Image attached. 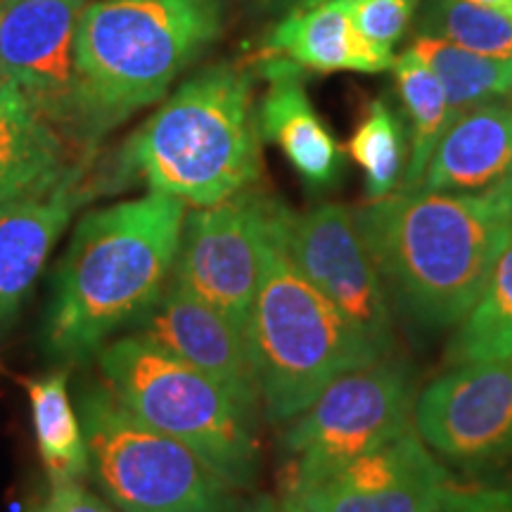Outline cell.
I'll return each mask as SVG.
<instances>
[{"mask_svg":"<svg viewBox=\"0 0 512 512\" xmlns=\"http://www.w3.org/2000/svg\"><path fill=\"white\" fill-rule=\"evenodd\" d=\"M389 306L408 328H458L512 233V200L399 190L356 209Z\"/></svg>","mask_w":512,"mask_h":512,"instance_id":"cell-1","label":"cell"},{"mask_svg":"<svg viewBox=\"0 0 512 512\" xmlns=\"http://www.w3.org/2000/svg\"><path fill=\"white\" fill-rule=\"evenodd\" d=\"M188 204L150 192L91 211L57 266L46 347L64 361L100 354L171 283Z\"/></svg>","mask_w":512,"mask_h":512,"instance_id":"cell-2","label":"cell"},{"mask_svg":"<svg viewBox=\"0 0 512 512\" xmlns=\"http://www.w3.org/2000/svg\"><path fill=\"white\" fill-rule=\"evenodd\" d=\"M121 171L188 207H211L259 183L264 162L254 76L233 62L190 76L128 138Z\"/></svg>","mask_w":512,"mask_h":512,"instance_id":"cell-3","label":"cell"},{"mask_svg":"<svg viewBox=\"0 0 512 512\" xmlns=\"http://www.w3.org/2000/svg\"><path fill=\"white\" fill-rule=\"evenodd\" d=\"M226 27V0H98L86 3L76 72L91 150L152 102Z\"/></svg>","mask_w":512,"mask_h":512,"instance_id":"cell-4","label":"cell"},{"mask_svg":"<svg viewBox=\"0 0 512 512\" xmlns=\"http://www.w3.org/2000/svg\"><path fill=\"white\" fill-rule=\"evenodd\" d=\"M292 211L278 209L268 228L247 347L266 418L285 425L311 406L332 380L380 361L370 339L320 294L287 249Z\"/></svg>","mask_w":512,"mask_h":512,"instance_id":"cell-5","label":"cell"},{"mask_svg":"<svg viewBox=\"0 0 512 512\" xmlns=\"http://www.w3.org/2000/svg\"><path fill=\"white\" fill-rule=\"evenodd\" d=\"M100 370L121 406L190 446L230 486L249 489L256 482V413L221 384L133 332L100 349Z\"/></svg>","mask_w":512,"mask_h":512,"instance_id":"cell-6","label":"cell"},{"mask_svg":"<svg viewBox=\"0 0 512 512\" xmlns=\"http://www.w3.org/2000/svg\"><path fill=\"white\" fill-rule=\"evenodd\" d=\"M88 475L119 512H238L235 486L190 446L155 430L107 387L81 396Z\"/></svg>","mask_w":512,"mask_h":512,"instance_id":"cell-7","label":"cell"},{"mask_svg":"<svg viewBox=\"0 0 512 512\" xmlns=\"http://www.w3.org/2000/svg\"><path fill=\"white\" fill-rule=\"evenodd\" d=\"M413 373L396 356L339 375L285 422V494L342 470L413 427Z\"/></svg>","mask_w":512,"mask_h":512,"instance_id":"cell-8","label":"cell"},{"mask_svg":"<svg viewBox=\"0 0 512 512\" xmlns=\"http://www.w3.org/2000/svg\"><path fill=\"white\" fill-rule=\"evenodd\" d=\"M283 200L259 183L211 207L185 214L171 280L219 309L247 335L264 245Z\"/></svg>","mask_w":512,"mask_h":512,"instance_id":"cell-9","label":"cell"},{"mask_svg":"<svg viewBox=\"0 0 512 512\" xmlns=\"http://www.w3.org/2000/svg\"><path fill=\"white\" fill-rule=\"evenodd\" d=\"M86 0H0V79L17 86L69 145L91 150L76 36Z\"/></svg>","mask_w":512,"mask_h":512,"instance_id":"cell-10","label":"cell"},{"mask_svg":"<svg viewBox=\"0 0 512 512\" xmlns=\"http://www.w3.org/2000/svg\"><path fill=\"white\" fill-rule=\"evenodd\" d=\"M287 249L304 278L370 339L382 358L396 356L394 313L356 221V209L325 202L294 214Z\"/></svg>","mask_w":512,"mask_h":512,"instance_id":"cell-11","label":"cell"},{"mask_svg":"<svg viewBox=\"0 0 512 512\" xmlns=\"http://www.w3.org/2000/svg\"><path fill=\"white\" fill-rule=\"evenodd\" d=\"M413 427L432 451L477 467L512 456V358L451 366L418 392Z\"/></svg>","mask_w":512,"mask_h":512,"instance_id":"cell-12","label":"cell"},{"mask_svg":"<svg viewBox=\"0 0 512 512\" xmlns=\"http://www.w3.org/2000/svg\"><path fill=\"white\" fill-rule=\"evenodd\" d=\"M456 494L415 427L342 470L285 494L306 512H444Z\"/></svg>","mask_w":512,"mask_h":512,"instance_id":"cell-13","label":"cell"},{"mask_svg":"<svg viewBox=\"0 0 512 512\" xmlns=\"http://www.w3.org/2000/svg\"><path fill=\"white\" fill-rule=\"evenodd\" d=\"M133 335L197 368L247 411L259 413L261 392L247 335L185 285L171 280L162 297L133 323Z\"/></svg>","mask_w":512,"mask_h":512,"instance_id":"cell-14","label":"cell"},{"mask_svg":"<svg viewBox=\"0 0 512 512\" xmlns=\"http://www.w3.org/2000/svg\"><path fill=\"white\" fill-rule=\"evenodd\" d=\"M415 188L512 200V107L491 100L458 114Z\"/></svg>","mask_w":512,"mask_h":512,"instance_id":"cell-15","label":"cell"},{"mask_svg":"<svg viewBox=\"0 0 512 512\" xmlns=\"http://www.w3.org/2000/svg\"><path fill=\"white\" fill-rule=\"evenodd\" d=\"M83 176V164H74L53 188L0 204V323L19 309L74 211L88 200Z\"/></svg>","mask_w":512,"mask_h":512,"instance_id":"cell-16","label":"cell"},{"mask_svg":"<svg viewBox=\"0 0 512 512\" xmlns=\"http://www.w3.org/2000/svg\"><path fill=\"white\" fill-rule=\"evenodd\" d=\"M261 76L268 88L256 105L261 140L280 147L287 162L313 190H328L344 174V150L313 110L304 69L280 55H266Z\"/></svg>","mask_w":512,"mask_h":512,"instance_id":"cell-17","label":"cell"},{"mask_svg":"<svg viewBox=\"0 0 512 512\" xmlns=\"http://www.w3.org/2000/svg\"><path fill=\"white\" fill-rule=\"evenodd\" d=\"M266 55H280L309 72L380 74L394 67L387 55L358 34L347 0H325L311 8L287 12L266 41Z\"/></svg>","mask_w":512,"mask_h":512,"instance_id":"cell-18","label":"cell"},{"mask_svg":"<svg viewBox=\"0 0 512 512\" xmlns=\"http://www.w3.org/2000/svg\"><path fill=\"white\" fill-rule=\"evenodd\" d=\"M74 164L62 133L0 79V204L53 188Z\"/></svg>","mask_w":512,"mask_h":512,"instance_id":"cell-19","label":"cell"},{"mask_svg":"<svg viewBox=\"0 0 512 512\" xmlns=\"http://www.w3.org/2000/svg\"><path fill=\"white\" fill-rule=\"evenodd\" d=\"M392 72L408 119V166L399 190H411L456 114L448 105L441 81L415 50L408 48L403 55H396Z\"/></svg>","mask_w":512,"mask_h":512,"instance_id":"cell-20","label":"cell"},{"mask_svg":"<svg viewBox=\"0 0 512 512\" xmlns=\"http://www.w3.org/2000/svg\"><path fill=\"white\" fill-rule=\"evenodd\" d=\"M512 358V233L477 304L446 347V366Z\"/></svg>","mask_w":512,"mask_h":512,"instance_id":"cell-21","label":"cell"},{"mask_svg":"<svg viewBox=\"0 0 512 512\" xmlns=\"http://www.w3.org/2000/svg\"><path fill=\"white\" fill-rule=\"evenodd\" d=\"M31 418L43 465L53 482L88 475V446L81 418L67 394V370L27 382Z\"/></svg>","mask_w":512,"mask_h":512,"instance_id":"cell-22","label":"cell"},{"mask_svg":"<svg viewBox=\"0 0 512 512\" xmlns=\"http://www.w3.org/2000/svg\"><path fill=\"white\" fill-rule=\"evenodd\" d=\"M411 50L422 57V62L441 81L456 117L512 93V60L472 53L430 36H415Z\"/></svg>","mask_w":512,"mask_h":512,"instance_id":"cell-23","label":"cell"},{"mask_svg":"<svg viewBox=\"0 0 512 512\" xmlns=\"http://www.w3.org/2000/svg\"><path fill=\"white\" fill-rule=\"evenodd\" d=\"M347 150L366 176L368 202L401 188L408 166V128L387 100L370 102Z\"/></svg>","mask_w":512,"mask_h":512,"instance_id":"cell-24","label":"cell"},{"mask_svg":"<svg viewBox=\"0 0 512 512\" xmlns=\"http://www.w3.org/2000/svg\"><path fill=\"white\" fill-rule=\"evenodd\" d=\"M415 36L439 38L496 60H512V17L467 0H420Z\"/></svg>","mask_w":512,"mask_h":512,"instance_id":"cell-25","label":"cell"},{"mask_svg":"<svg viewBox=\"0 0 512 512\" xmlns=\"http://www.w3.org/2000/svg\"><path fill=\"white\" fill-rule=\"evenodd\" d=\"M349 15L370 46L387 55H396V43L415 22L420 0H347Z\"/></svg>","mask_w":512,"mask_h":512,"instance_id":"cell-26","label":"cell"},{"mask_svg":"<svg viewBox=\"0 0 512 512\" xmlns=\"http://www.w3.org/2000/svg\"><path fill=\"white\" fill-rule=\"evenodd\" d=\"M31 512H114L102 498L88 491L81 479H60L53 482V489L46 501L36 505Z\"/></svg>","mask_w":512,"mask_h":512,"instance_id":"cell-27","label":"cell"},{"mask_svg":"<svg viewBox=\"0 0 512 512\" xmlns=\"http://www.w3.org/2000/svg\"><path fill=\"white\" fill-rule=\"evenodd\" d=\"M444 512H512V486L479 491L456 489Z\"/></svg>","mask_w":512,"mask_h":512,"instance_id":"cell-28","label":"cell"},{"mask_svg":"<svg viewBox=\"0 0 512 512\" xmlns=\"http://www.w3.org/2000/svg\"><path fill=\"white\" fill-rule=\"evenodd\" d=\"M318 3H325V0H268V5H271V10L275 12H294V10H304V8H311V5H318Z\"/></svg>","mask_w":512,"mask_h":512,"instance_id":"cell-29","label":"cell"},{"mask_svg":"<svg viewBox=\"0 0 512 512\" xmlns=\"http://www.w3.org/2000/svg\"><path fill=\"white\" fill-rule=\"evenodd\" d=\"M247 512H306L302 508H297V505L290 503V501H259L254 505V508H249Z\"/></svg>","mask_w":512,"mask_h":512,"instance_id":"cell-30","label":"cell"},{"mask_svg":"<svg viewBox=\"0 0 512 512\" xmlns=\"http://www.w3.org/2000/svg\"><path fill=\"white\" fill-rule=\"evenodd\" d=\"M467 3L482 5V8H491V10L503 12V15L512 17V0H467Z\"/></svg>","mask_w":512,"mask_h":512,"instance_id":"cell-31","label":"cell"}]
</instances>
